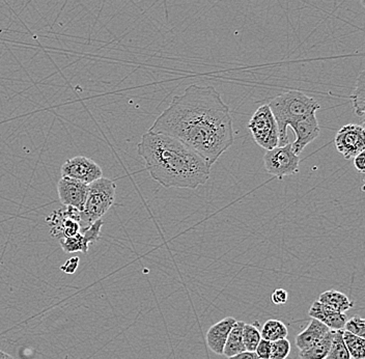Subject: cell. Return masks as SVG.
Returning a JSON list of instances; mask_svg holds the SVG:
<instances>
[{
    "label": "cell",
    "instance_id": "1",
    "mask_svg": "<svg viewBox=\"0 0 365 359\" xmlns=\"http://www.w3.org/2000/svg\"><path fill=\"white\" fill-rule=\"evenodd\" d=\"M148 131L182 141L211 166L235 139L230 107L213 86L198 84L175 96Z\"/></svg>",
    "mask_w": 365,
    "mask_h": 359
},
{
    "label": "cell",
    "instance_id": "2",
    "mask_svg": "<svg viewBox=\"0 0 365 359\" xmlns=\"http://www.w3.org/2000/svg\"><path fill=\"white\" fill-rule=\"evenodd\" d=\"M153 180L164 188L196 189L211 175V164L182 141L165 134H143L137 146Z\"/></svg>",
    "mask_w": 365,
    "mask_h": 359
},
{
    "label": "cell",
    "instance_id": "3",
    "mask_svg": "<svg viewBox=\"0 0 365 359\" xmlns=\"http://www.w3.org/2000/svg\"><path fill=\"white\" fill-rule=\"evenodd\" d=\"M269 106L278 126V146H284L289 143L287 136V128L289 126L316 113L321 107L314 98L295 90L287 91L274 98L269 103Z\"/></svg>",
    "mask_w": 365,
    "mask_h": 359
},
{
    "label": "cell",
    "instance_id": "4",
    "mask_svg": "<svg viewBox=\"0 0 365 359\" xmlns=\"http://www.w3.org/2000/svg\"><path fill=\"white\" fill-rule=\"evenodd\" d=\"M115 191L113 181L104 177L88 184V198L83 210L80 212L81 231L101 219L109 211L115 201Z\"/></svg>",
    "mask_w": 365,
    "mask_h": 359
},
{
    "label": "cell",
    "instance_id": "5",
    "mask_svg": "<svg viewBox=\"0 0 365 359\" xmlns=\"http://www.w3.org/2000/svg\"><path fill=\"white\" fill-rule=\"evenodd\" d=\"M253 139L264 150H272L278 146L279 133L278 126L269 104L262 105L253 113L247 125Z\"/></svg>",
    "mask_w": 365,
    "mask_h": 359
},
{
    "label": "cell",
    "instance_id": "6",
    "mask_svg": "<svg viewBox=\"0 0 365 359\" xmlns=\"http://www.w3.org/2000/svg\"><path fill=\"white\" fill-rule=\"evenodd\" d=\"M264 168L267 173L282 180L284 177L299 173L300 156L294 153L292 143L284 146H276L272 150L266 151L264 155Z\"/></svg>",
    "mask_w": 365,
    "mask_h": 359
},
{
    "label": "cell",
    "instance_id": "7",
    "mask_svg": "<svg viewBox=\"0 0 365 359\" xmlns=\"http://www.w3.org/2000/svg\"><path fill=\"white\" fill-rule=\"evenodd\" d=\"M46 223L49 226L50 234L54 239L73 237L82 230L80 211L72 207H65L52 212L46 218Z\"/></svg>",
    "mask_w": 365,
    "mask_h": 359
},
{
    "label": "cell",
    "instance_id": "8",
    "mask_svg": "<svg viewBox=\"0 0 365 359\" xmlns=\"http://www.w3.org/2000/svg\"><path fill=\"white\" fill-rule=\"evenodd\" d=\"M334 143L337 152L344 159H352L360 153L364 152V128L362 126L356 125V123L344 126L337 132Z\"/></svg>",
    "mask_w": 365,
    "mask_h": 359
},
{
    "label": "cell",
    "instance_id": "9",
    "mask_svg": "<svg viewBox=\"0 0 365 359\" xmlns=\"http://www.w3.org/2000/svg\"><path fill=\"white\" fill-rule=\"evenodd\" d=\"M61 177L78 180L88 185L103 178V171L99 164L84 156H76L67 160L61 166Z\"/></svg>",
    "mask_w": 365,
    "mask_h": 359
},
{
    "label": "cell",
    "instance_id": "10",
    "mask_svg": "<svg viewBox=\"0 0 365 359\" xmlns=\"http://www.w3.org/2000/svg\"><path fill=\"white\" fill-rule=\"evenodd\" d=\"M88 185L78 180L61 177L57 184L59 201L65 207H72L81 212L88 198Z\"/></svg>",
    "mask_w": 365,
    "mask_h": 359
},
{
    "label": "cell",
    "instance_id": "11",
    "mask_svg": "<svg viewBox=\"0 0 365 359\" xmlns=\"http://www.w3.org/2000/svg\"><path fill=\"white\" fill-rule=\"evenodd\" d=\"M103 226H104V221L99 219L75 236L59 240L61 248L68 253H78V251L83 253H88L91 244L100 239Z\"/></svg>",
    "mask_w": 365,
    "mask_h": 359
},
{
    "label": "cell",
    "instance_id": "12",
    "mask_svg": "<svg viewBox=\"0 0 365 359\" xmlns=\"http://www.w3.org/2000/svg\"><path fill=\"white\" fill-rule=\"evenodd\" d=\"M289 127L293 129L294 133L296 135L295 141L292 143V148L298 156H300L301 153L310 143L318 138L319 132H321L316 113L307 116L300 122L293 123Z\"/></svg>",
    "mask_w": 365,
    "mask_h": 359
},
{
    "label": "cell",
    "instance_id": "13",
    "mask_svg": "<svg viewBox=\"0 0 365 359\" xmlns=\"http://www.w3.org/2000/svg\"><path fill=\"white\" fill-rule=\"evenodd\" d=\"M237 320L232 317L225 318L210 327L205 335L207 347L217 355H223L225 343L232 327L236 324Z\"/></svg>",
    "mask_w": 365,
    "mask_h": 359
},
{
    "label": "cell",
    "instance_id": "14",
    "mask_svg": "<svg viewBox=\"0 0 365 359\" xmlns=\"http://www.w3.org/2000/svg\"><path fill=\"white\" fill-rule=\"evenodd\" d=\"M308 315L312 319L319 320L322 323L325 324L330 330H344V324L348 320L344 313L336 312L330 306L319 303V300L312 303Z\"/></svg>",
    "mask_w": 365,
    "mask_h": 359
},
{
    "label": "cell",
    "instance_id": "15",
    "mask_svg": "<svg viewBox=\"0 0 365 359\" xmlns=\"http://www.w3.org/2000/svg\"><path fill=\"white\" fill-rule=\"evenodd\" d=\"M329 331L330 329L325 324L322 323L319 320L312 319V321L308 324L307 328L302 333H299L295 338L297 349L299 351H304V350L312 347V345L318 343Z\"/></svg>",
    "mask_w": 365,
    "mask_h": 359
},
{
    "label": "cell",
    "instance_id": "16",
    "mask_svg": "<svg viewBox=\"0 0 365 359\" xmlns=\"http://www.w3.org/2000/svg\"><path fill=\"white\" fill-rule=\"evenodd\" d=\"M319 301L339 313L348 312L354 306L353 301H351L346 294L336 291V290H328V291L322 293L319 295Z\"/></svg>",
    "mask_w": 365,
    "mask_h": 359
},
{
    "label": "cell",
    "instance_id": "17",
    "mask_svg": "<svg viewBox=\"0 0 365 359\" xmlns=\"http://www.w3.org/2000/svg\"><path fill=\"white\" fill-rule=\"evenodd\" d=\"M244 322L237 321L230 335H228L227 343H225V349H223V355L227 358L237 355L246 351L243 344V338H242V333H243Z\"/></svg>",
    "mask_w": 365,
    "mask_h": 359
},
{
    "label": "cell",
    "instance_id": "18",
    "mask_svg": "<svg viewBox=\"0 0 365 359\" xmlns=\"http://www.w3.org/2000/svg\"><path fill=\"white\" fill-rule=\"evenodd\" d=\"M332 338L333 330H330L325 337L309 348L304 351H299V358L301 359H325L329 353Z\"/></svg>",
    "mask_w": 365,
    "mask_h": 359
},
{
    "label": "cell",
    "instance_id": "19",
    "mask_svg": "<svg viewBox=\"0 0 365 359\" xmlns=\"http://www.w3.org/2000/svg\"><path fill=\"white\" fill-rule=\"evenodd\" d=\"M287 333H289V331H287L284 322L279 321V320L271 319L266 321V323L262 325L261 337L264 340L274 342V340L287 338Z\"/></svg>",
    "mask_w": 365,
    "mask_h": 359
},
{
    "label": "cell",
    "instance_id": "20",
    "mask_svg": "<svg viewBox=\"0 0 365 359\" xmlns=\"http://www.w3.org/2000/svg\"><path fill=\"white\" fill-rule=\"evenodd\" d=\"M351 101L353 103L354 111L356 116H364L365 111V73L364 71L360 72L356 82L355 89H354L352 95H351Z\"/></svg>",
    "mask_w": 365,
    "mask_h": 359
},
{
    "label": "cell",
    "instance_id": "21",
    "mask_svg": "<svg viewBox=\"0 0 365 359\" xmlns=\"http://www.w3.org/2000/svg\"><path fill=\"white\" fill-rule=\"evenodd\" d=\"M342 338L346 349L353 359L365 358V338L357 337L348 331L342 330Z\"/></svg>",
    "mask_w": 365,
    "mask_h": 359
},
{
    "label": "cell",
    "instance_id": "22",
    "mask_svg": "<svg viewBox=\"0 0 365 359\" xmlns=\"http://www.w3.org/2000/svg\"><path fill=\"white\" fill-rule=\"evenodd\" d=\"M325 359H352L342 338V330H333L329 353Z\"/></svg>",
    "mask_w": 365,
    "mask_h": 359
},
{
    "label": "cell",
    "instance_id": "23",
    "mask_svg": "<svg viewBox=\"0 0 365 359\" xmlns=\"http://www.w3.org/2000/svg\"><path fill=\"white\" fill-rule=\"evenodd\" d=\"M244 347L246 351L255 352L262 340L261 331L255 324H244L243 333H242Z\"/></svg>",
    "mask_w": 365,
    "mask_h": 359
},
{
    "label": "cell",
    "instance_id": "24",
    "mask_svg": "<svg viewBox=\"0 0 365 359\" xmlns=\"http://www.w3.org/2000/svg\"><path fill=\"white\" fill-rule=\"evenodd\" d=\"M291 353V343L287 338L271 342L270 359H287Z\"/></svg>",
    "mask_w": 365,
    "mask_h": 359
},
{
    "label": "cell",
    "instance_id": "25",
    "mask_svg": "<svg viewBox=\"0 0 365 359\" xmlns=\"http://www.w3.org/2000/svg\"><path fill=\"white\" fill-rule=\"evenodd\" d=\"M344 330L357 335V337L365 338V320L364 318L355 315V317L346 320Z\"/></svg>",
    "mask_w": 365,
    "mask_h": 359
},
{
    "label": "cell",
    "instance_id": "26",
    "mask_svg": "<svg viewBox=\"0 0 365 359\" xmlns=\"http://www.w3.org/2000/svg\"><path fill=\"white\" fill-rule=\"evenodd\" d=\"M255 353L259 356V359H270L271 354V342L270 340H264L262 338L259 340V345L255 349Z\"/></svg>",
    "mask_w": 365,
    "mask_h": 359
},
{
    "label": "cell",
    "instance_id": "27",
    "mask_svg": "<svg viewBox=\"0 0 365 359\" xmlns=\"http://www.w3.org/2000/svg\"><path fill=\"white\" fill-rule=\"evenodd\" d=\"M287 298H289V293L285 291L282 288H278L275 291L272 293V296H271V299H272V303L275 304V305H284V304L287 303Z\"/></svg>",
    "mask_w": 365,
    "mask_h": 359
},
{
    "label": "cell",
    "instance_id": "28",
    "mask_svg": "<svg viewBox=\"0 0 365 359\" xmlns=\"http://www.w3.org/2000/svg\"><path fill=\"white\" fill-rule=\"evenodd\" d=\"M79 266V258L74 257L68 258L67 262L61 266V271L65 272L67 274H74L76 272L77 268Z\"/></svg>",
    "mask_w": 365,
    "mask_h": 359
},
{
    "label": "cell",
    "instance_id": "29",
    "mask_svg": "<svg viewBox=\"0 0 365 359\" xmlns=\"http://www.w3.org/2000/svg\"><path fill=\"white\" fill-rule=\"evenodd\" d=\"M354 166L359 173H364L365 171V153L362 152L354 157Z\"/></svg>",
    "mask_w": 365,
    "mask_h": 359
},
{
    "label": "cell",
    "instance_id": "30",
    "mask_svg": "<svg viewBox=\"0 0 365 359\" xmlns=\"http://www.w3.org/2000/svg\"><path fill=\"white\" fill-rule=\"evenodd\" d=\"M227 359H259L255 352L244 351L242 353L237 354V355L227 358Z\"/></svg>",
    "mask_w": 365,
    "mask_h": 359
},
{
    "label": "cell",
    "instance_id": "31",
    "mask_svg": "<svg viewBox=\"0 0 365 359\" xmlns=\"http://www.w3.org/2000/svg\"><path fill=\"white\" fill-rule=\"evenodd\" d=\"M0 359H14V358H11L10 354L6 353V352L0 351Z\"/></svg>",
    "mask_w": 365,
    "mask_h": 359
}]
</instances>
